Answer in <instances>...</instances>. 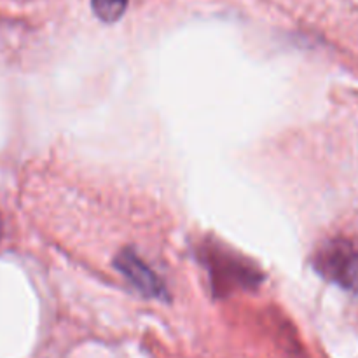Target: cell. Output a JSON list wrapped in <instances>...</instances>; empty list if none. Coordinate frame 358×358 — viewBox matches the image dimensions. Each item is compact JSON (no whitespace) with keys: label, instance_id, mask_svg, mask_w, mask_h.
<instances>
[{"label":"cell","instance_id":"cell-1","mask_svg":"<svg viewBox=\"0 0 358 358\" xmlns=\"http://www.w3.org/2000/svg\"><path fill=\"white\" fill-rule=\"evenodd\" d=\"M318 273L348 290H358V250L346 240L322 247L315 259Z\"/></svg>","mask_w":358,"mask_h":358},{"label":"cell","instance_id":"cell-2","mask_svg":"<svg viewBox=\"0 0 358 358\" xmlns=\"http://www.w3.org/2000/svg\"><path fill=\"white\" fill-rule=\"evenodd\" d=\"M114 266L142 296L157 301H170V292L163 280L138 257L133 250L124 248L114 259Z\"/></svg>","mask_w":358,"mask_h":358},{"label":"cell","instance_id":"cell-3","mask_svg":"<svg viewBox=\"0 0 358 358\" xmlns=\"http://www.w3.org/2000/svg\"><path fill=\"white\" fill-rule=\"evenodd\" d=\"M91 6L103 23H115L126 13L128 0H91Z\"/></svg>","mask_w":358,"mask_h":358}]
</instances>
